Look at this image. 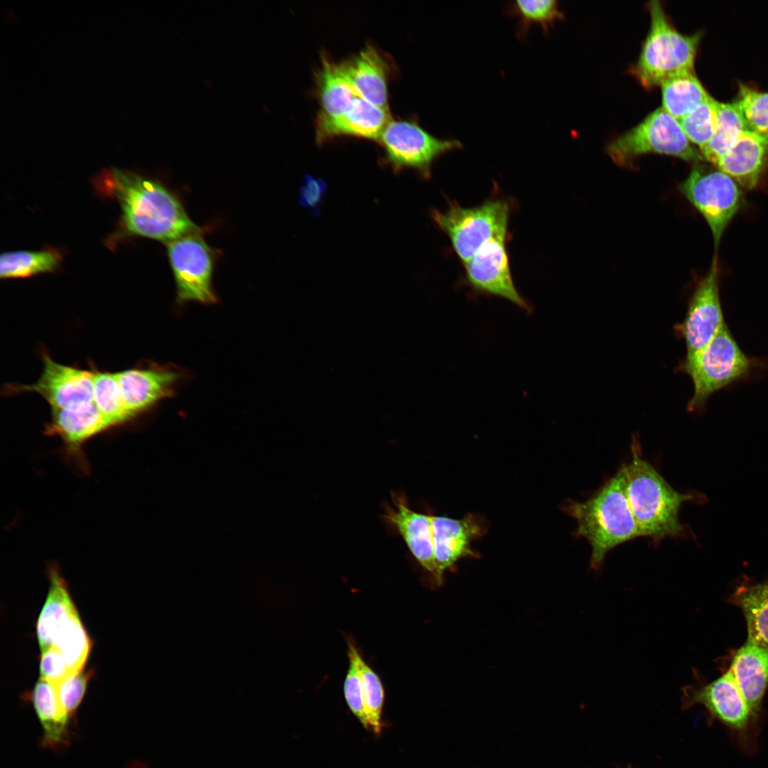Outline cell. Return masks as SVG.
I'll return each instance as SVG.
<instances>
[{
	"instance_id": "cell-1",
	"label": "cell",
	"mask_w": 768,
	"mask_h": 768,
	"mask_svg": "<svg viewBox=\"0 0 768 768\" xmlns=\"http://www.w3.org/2000/svg\"><path fill=\"white\" fill-rule=\"evenodd\" d=\"M98 187L115 198L122 221L131 235L166 243L201 230L189 218L180 200L161 183L116 168L104 171Z\"/></svg>"
},
{
	"instance_id": "cell-2",
	"label": "cell",
	"mask_w": 768,
	"mask_h": 768,
	"mask_svg": "<svg viewBox=\"0 0 768 768\" xmlns=\"http://www.w3.org/2000/svg\"><path fill=\"white\" fill-rule=\"evenodd\" d=\"M631 454L629 462L622 466L629 503L642 537L656 545L665 538L689 537L690 529L679 520L680 508L686 501L704 502L703 494L673 489L644 458L637 434L632 437Z\"/></svg>"
},
{
	"instance_id": "cell-3",
	"label": "cell",
	"mask_w": 768,
	"mask_h": 768,
	"mask_svg": "<svg viewBox=\"0 0 768 768\" xmlns=\"http://www.w3.org/2000/svg\"><path fill=\"white\" fill-rule=\"evenodd\" d=\"M561 509L575 520V536L589 543L593 570H600L612 550L642 537L627 498L622 466L587 499L565 500Z\"/></svg>"
},
{
	"instance_id": "cell-4",
	"label": "cell",
	"mask_w": 768,
	"mask_h": 768,
	"mask_svg": "<svg viewBox=\"0 0 768 768\" xmlns=\"http://www.w3.org/2000/svg\"><path fill=\"white\" fill-rule=\"evenodd\" d=\"M764 364L762 359L750 357L741 349L725 324L705 346L686 354L676 368L687 374L693 383L687 410L703 411L715 393L749 378Z\"/></svg>"
},
{
	"instance_id": "cell-5",
	"label": "cell",
	"mask_w": 768,
	"mask_h": 768,
	"mask_svg": "<svg viewBox=\"0 0 768 768\" xmlns=\"http://www.w3.org/2000/svg\"><path fill=\"white\" fill-rule=\"evenodd\" d=\"M50 589L36 623L41 651H58L71 674L84 670L92 641L70 595L67 584L55 567L49 568Z\"/></svg>"
},
{
	"instance_id": "cell-6",
	"label": "cell",
	"mask_w": 768,
	"mask_h": 768,
	"mask_svg": "<svg viewBox=\"0 0 768 768\" xmlns=\"http://www.w3.org/2000/svg\"><path fill=\"white\" fill-rule=\"evenodd\" d=\"M651 25L642 45L633 74L647 89L660 86L669 77L683 71H694L701 34L685 35L668 20L661 3L649 4Z\"/></svg>"
},
{
	"instance_id": "cell-7",
	"label": "cell",
	"mask_w": 768,
	"mask_h": 768,
	"mask_svg": "<svg viewBox=\"0 0 768 768\" xmlns=\"http://www.w3.org/2000/svg\"><path fill=\"white\" fill-rule=\"evenodd\" d=\"M611 159L627 167L640 156L658 154L699 164L703 157L688 139L676 119L659 107L607 146Z\"/></svg>"
},
{
	"instance_id": "cell-8",
	"label": "cell",
	"mask_w": 768,
	"mask_h": 768,
	"mask_svg": "<svg viewBox=\"0 0 768 768\" xmlns=\"http://www.w3.org/2000/svg\"><path fill=\"white\" fill-rule=\"evenodd\" d=\"M510 208L500 198L488 199L469 208L449 202L445 211H431L434 223L449 238L459 260L465 265L495 236L508 233Z\"/></svg>"
},
{
	"instance_id": "cell-9",
	"label": "cell",
	"mask_w": 768,
	"mask_h": 768,
	"mask_svg": "<svg viewBox=\"0 0 768 768\" xmlns=\"http://www.w3.org/2000/svg\"><path fill=\"white\" fill-rule=\"evenodd\" d=\"M383 150V162L394 172L410 169L428 179L433 163L444 154L462 147L455 139H440L417 119H391L378 142Z\"/></svg>"
},
{
	"instance_id": "cell-10",
	"label": "cell",
	"mask_w": 768,
	"mask_h": 768,
	"mask_svg": "<svg viewBox=\"0 0 768 768\" xmlns=\"http://www.w3.org/2000/svg\"><path fill=\"white\" fill-rule=\"evenodd\" d=\"M679 189L705 219L716 250L725 230L743 204L739 184L718 168L696 164Z\"/></svg>"
},
{
	"instance_id": "cell-11",
	"label": "cell",
	"mask_w": 768,
	"mask_h": 768,
	"mask_svg": "<svg viewBox=\"0 0 768 768\" xmlns=\"http://www.w3.org/2000/svg\"><path fill=\"white\" fill-rule=\"evenodd\" d=\"M166 244L169 261L176 287V302L213 304L218 298L213 287L215 252L201 230Z\"/></svg>"
},
{
	"instance_id": "cell-12",
	"label": "cell",
	"mask_w": 768,
	"mask_h": 768,
	"mask_svg": "<svg viewBox=\"0 0 768 768\" xmlns=\"http://www.w3.org/2000/svg\"><path fill=\"white\" fill-rule=\"evenodd\" d=\"M508 233L484 244L464 265L466 284L476 294L503 299L527 314L533 307L518 291L506 247Z\"/></svg>"
},
{
	"instance_id": "cell-13",
	"label": "cell",
	"mask_w": 768,
	"mask_h": 768,
	"mask_svg": "<svg viewBox=\"0 0 768 768\" xmlns=\"http://www.w3.org/2000/svg\"><path fill=\"white\" fill-rule=\"evenodd\" d=\"M682 690L683 710L702 705L712 720L720 722L741 738H746L757 722L730 670L712 682L687 686Z\"/></svg>"
},
{
	"instance_id": "cell-14",
	"label": "cell",
	"mask_w": 768,
	"mask_h": 768,
	"mask_svg": "<svg viewBox=\"0 0 768 768\" xmlns=\"http://www.w3.org/2000/svg\"><path fill=\"white\" fill-rule=\"evenodd\" d=\"M124 406L132 418L174 397L186 381V370L173 364L147 363L116 373Z\"/></svg>"
},
{
	"instance_id": "cell-15",
	"label": "cell",
	"mask_w": 768,
	"mask_h": 768,
	"mask_svg": "<svg viewBox=\"0 0 768 768\" xmlns=\"http://www.w3.org/2000/svg\"><path fill=\"white\" fill-rule=\"evenodd\" d=\"M725 324L719 288V267L715 257L706 275L695 287L683 320L674 326L676 335L683 339L686 354L705 346Z\"/></svg>"
},
{
	"instance_id": "cell-16",
	"label": "cell",
	"mask_w": 768,
	"mask_h": 768,
	"mask_svg": "<svg viewBox=\"0 0 768 768\" xmlns=\"http://www.w3.org/2000/svg\"><path fill=\"white\" fill-rule=\"evenodd\" d=\"M41 353L43 369L39 379L30 385H7V393H37L49 403L51 409L72 410L93 403L91 370L58 363L47 352Z\"/></svg>"
},
{
	"instance_id": "cell-17",
	"label": "cell",
	"mask_w": 768,
	"mask_h": 768,
	"mask_svg": "<svg viewBox=\"0 0 768 768\" xmlns=\"http://www.w3.org/2000/svg\"><path fill=\"white\" fill-rule=\"evenodd\" d=\"M434 561L440 582L443 573L462 558L474 556L471 542L484 535L488 523L481 516L469 513L461 519L432 515Z\"/></svg>"
},
{
	"instance_id": "cell-18",
	"label": "cell",
	"mask_w": 768,
	"mask_h": 768,
	"mask_svg": "<svg viewBox=\"0 0 768 768\" xmlns=\"http://www.w3.org/2000/svg\"><path fill=\"white\" fill-rule=\"evenodd\" d=\"M393 506L385 507L383 519L402 537L417 561L441 584L434 561L432 514L412 510L402 494H393Z\"/></svg>"
},
{
	"instance_id": "cell-19",
	"label": "cell",
	"mask_w": 768,
	"mask_h": 768,
	"mask_svg": "<svg viewBox=\"0 0 768 768\" xmlns=\"http://www.w3.org/2000/svg\"><path fill=\"white\" fill-rule=\"evenodd\" d=\"M392 119L389 108L374 105L357 97L341 115L331 119H316V141L319 144L341 137H351L378 142Z\"/></svg>"
},
{
	"instance_id": "cell-20",
	"label": "cell",
	"mask_w": 768,
	"mask_h": 768,
	"mask_svg": "<svg viewBox=\"0 0 768 768\" xmlns=\"http://www.w3.org/2000/svg\"><path fill=\"white\" fill-rule=\"evenodd\" d=\"M45 428L46 434L58 435L63 439L68 456L86 470L82 446L111 426L93 402L77 409H51V420Z\"/></svg>"
},
{
	"instance_id": "cell-21",
	"label": "cell",
	"mask_w": 768,
	"mask_h": 768,
	"mask_svg": "<svg viewBox=\"0 0 768 768\" xmlns=\"http://www.w3.org/2000/svg\"><path fill=\"white\" fill-rule=\"evenodd\" d=\"M347 80L358 97L383 108H388L390 66L385 56L372 45L339 62Z\"/></svg>"
},
{
	"instance_id": "cell-22",
	"label": "cell",
	"mask_w": 768,
	"mask_h": 768,
	"mask_svg": "<svg viewBox=\"0 0 768 768\" xmlns=\"http://www.w3.org/2000/svg\"><path fill=\"white\" fill-rule=\"evenodd\" d=\"M768 164V135L744 131L721 157L717 168L740 186L752 190L758 184Z\"/></svg>"
},
{
	"instance_id": "cell-23",
	"label": "cell",
	"mask_w": 768,
	"mask_h": 768,
	"mask_svg": "<svg viewBox=\"0 0 768 768\" xmlns=\"http://www.w3.org/2000/svg\"><path fill=\"white\" fill-rule=\"evenodd\" d=\"M43 728L41 747L63 751L70 743V725L73 722L62 708L55 686L39 678L27 694Z\"/></svg>"
},
{
	"instance_id": "cell-24",
	"label": "cell",
	"mask_w": 768,
	"mask_h": 768,
	"mask_svg": "<svg viewBox=\"0 0 768 768\" xmlns=\"http://www.w3.org/2000/svg\"><path fill=\"white\" fill-rule=\"evenodd\" d=\"M729 670L757 718L768 686V649L747 639L735 654Z\"/></svg>"
},
{
	"instance_id": "cell-25",
	"label": "cell",
	"mask_w": 768,
	"mask_h": 768,
	"mask_svg": "<svg viewBox=\"0 0 768 768\" xmlns=\"http://www.w3.org/2000/svg\"><path fill=\"white\" fill-rule=\"evenodd\" d=\"M315 91L319 105L316 119H331L346 112L358 97L345 77L339 63L324 55L315 73Z\"/></svg>"
},
{
	"instance_id": "cell-26",
	"label": "cell",
	"mask_w": 768,
	"mask_h": 768,
	"mask_svg": "<svg viewBox=\"0 0 768 768\" xmlns=\"http://www.w3.org/2000/svg\"><path fill=\"white\" fill-rule=\"evenodd\" d=\"M746 619L747 639L768 649V577L759 582H745L730 597Z\"/></svg>"
},
{
	"instance_id": "cell-27",
	"label": "cell",
	"mask_w": 768,
	"mask_h": 768,
	"mask_svg": "<svg viewBox=\"0 0 768 768\" xmlns=\"http://www.w3.org/2000/svg\"><path fill=\"white\" fill-rule=\"evenodd\" d=\"M660 86L662 108L678 121L710 96L695 71L678 73Z\"/></svg>"
},
{
	"instance_id": "cell-28",
	"label": "cell",
	"mask_w": 768,
	"mask_h": 768,
	"mask_svg": "<svg viewBox=\"0 0 768 768\" xmlns=\"http://www.w3.org/2000/svg\"><path fill=\"white\" fill-rule=\"evenodd\" d=\"M748 129L746 120L735 102L723 103L717 101L715 132L710 142L700 149L701 155L716 166L741 134Z\"/></svg>"
},
{
	"instance_id": "cell-29",
	"label": "cell",
	"mask_w": 768,
	"mask_h": 768,
	"mask_svg": "<svg viewBox=\"0 0 768 768\" xmlns=\"http://www.w3.org/2000/svg\"><path fill=\"white\" fill-rule=\"evenodd\" d=\"M56 250H18L6 252L0 257V277L2 279L28 277L55 271L61 262Z\"/></svg>"
},
{
	"instance_id": "cell-30",
	"label": "cell",
	"mask_w": 768,
	"mask_h": 768,
	"mask_svg": "<svg viewBox=\"0 0 768 768\" xmlns=\"http://www.w3.org/2000/svg\"><path fill=\"white\" fill-rule=\"evenodd\" d=\"M92 371L93 402L111 427L132 420L124 406L116 373L101 371L95 367Z\"/></svg>"
},
{
	"instance_id": "cell-31",
	"label": "cell",
	"mask_w": 768,
	"mask_h": 768,
	"mask_svg": "<svg viewBox=\"0 0 768 768\" xmlns=\"http://www.w3.org/2000/svg\"><path fill=\"white\" fill-rule=\"evenodd\" d=\"M508 11L518 18L517 33L520 38L527 36L533 23L547 32L555 20L563 17L555 0H517L511 3Z\"/></svg>"
},
{
	"instance_id": "cell-32",
	"label": "cell",
	"mask_w": 768,
	"mask_h": 768,
	"mask_svg": "<svg viewBox=\"0 0 768 768\" xmlns=\"http://www.w3.org/2000/svg\"><path fill=\"white\" fill-rule=\"evenodd\" d=\"M357 661L361 673L363 695L368 730L375 735L382 731V710L384 702V690L378 676L366 663L360 654Z\"/></svg>"
},
{
	"instance_id": "cell-33",
	"label": "cell",
	"mask_w": 768,
	"mask_h": 768,
	"mask_svg": "<svg viewBox=\"0 0 768 768\" xmlns=\"http://www.w3.org/2000/svg\"><path fill=\"white\" fill-rule=\"evenodd\" d=\"M717 101L709 96L678 122L688 139L703 149L713 136Z\"/></svg>"
},
{
	"instance_id": "cell-34",
	"label": "cell",
	"mask_w": 768,
	"mask_h": 768,
	"mask_svg": "<svg viewBox=\"0 0 768 768\" xmlns=\"http://www.w3.org/2000/svg\"><path fill=\"white\" fill-rule=\"evenodd\" d=\"M749 129L768 135V92L740 84L737 100Z\"/></svg>"
},
{
	"instance_id": "cell-35",
	"label": "cell",
	"mask_w": 768,
	"mask_h": 768,
	"mask_svg": "<svg viewBox=\"0 0 768 768\" xmlns=\"http://www.w3.org/2000/svg\"><path fill=\"white\" fill-rule=\"evenodd\" d=\"M358 650L353 644H348V656L349 666L343 684V692L347 705L352 713L366 730L368 723L366 714L361 673L357 661Z\"/></svg>"
},
{
	"instance_id": "cell-36",
	"label": "cell",
	"mask_w": 768,
	"mask_h": 768,
	"mask_svg": "<svg viewBox=\"0 0 768 768\" xmlns=\"http://www.w3.org/2000/svg\"><path fill=\"white\" fill-rule=\"evenodd\" d=\"M92 670L71 674L55 685L59 701L70 720L76 722V713L86 693Z\"/></svg>"
},
{
	"instance_id": "cell-37",
	"label": "cell",
	"mask_w": 768,
	"mask_h": 768,
	"mask_svg": "<svg viewBox=\"0 0 768 768\" xmlns=\"http://www.w3.org/2000/svg\"><path fill=\"white\" fill-rule=\"evenodd\" d=\"M71 675L70 669L61 654L54 649L41 651L40 660L41 678L55 686Z\"/></svg>"
},
{
	"instance_id": "cell-38",
	"label": "cell",
	"mask_w": 768,
	"mask_h": 768,
	"mask_svg": "<svg viewBox=\"0 0 768 768\" xmlns=\"http://www.w3.org/2000/svg\"><path fill=\"white\" fill-rule=\"evenodd\" d=\"M328 186L321 178L311 175L304 176L299 190V203L306 208L317 210L326 193Z\"/></svg>"
}]
</instances>
